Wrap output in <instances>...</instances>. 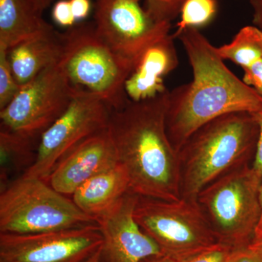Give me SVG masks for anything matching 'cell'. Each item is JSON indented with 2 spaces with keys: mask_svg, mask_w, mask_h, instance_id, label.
I'll list each match as a JSON object with an SVG mask.
<instances>
[{
  "mask_svg": "<svg viewBox=\"0 0 262 262\" xmlns=\"http://www.w3.org/2000/svg\"><path fill=\"white\" fill-rule=\"evenodd\" d=\"M192 67L193 80L169 91L165 125L169 139L179 151L207 122L227 114L262 110V97L229 70L199 29L178 37Z\"/></svg>",
  "mask_w": 262,
  "mask_h": 262,
  "instance_id": "obj_1",
  "label": "cell"
},
{
  "mask_svg": "<svg viewBox=\"0 0 262 262\" xmlns=\"http://www.w3.org/2000/svg\"><path fill=\"white\" fill-rule=\"evenodd\" d=\"M168 94V90L112 110L108 128L119 162L128 175L130 192L174 201L182 198L181 163L167 134Z\"/></svg>",
  "mask_w": 262,
  "mask_h": 262,
  "instance_id": "obj_2",
  "label": "cell"
},
{
  "mask_svg": "<svg viewBox=\"0 0 262 262\" xmlns=\"http://www.w3.org/2000/svg\"><path fill=\"white\" fill-rule=\"evenodd\" d=\"M259 134L254 114L222 115L198 129L179 149L181 192L196 198L215 179L249 163Z\"/></svg>",
  "mask_w": 262,
  "mask_h": 262,
  "instance_id": "obj_3",
  "label": "cell"
},
{
  "mask_svg": "<svg viewBox=\"0 0 262 262\" xmlns=\"http://www.w3.org/2000/svg\"><path fill=\"white\" fill-rule=\"evenodd\" d=\"M62 35L58 63L72 87L96 95L113 110L124 107L130 101L125 83L134 66L103 42L94 22L77 23Z\"/></svg>",
  "mask_w": 262,
  "mask_h": 262,
  "instance_id": "obj_4",
  "label": "cell"
},
{
  "mask_svg": "<svg viewBox=\"0 0 262 262\" xmlns=\"http://www.w3.org/2000/svg\"><path fill=\"white\" fill-rule=\"evenodd\" d=\"M98 226L48 182L21 176L0 191V233L34 234Z\"/></svg>",
  "mask_w": 262,
  "mask_h": 262,
  "instance_id": "obj_5",
  "label": "cell"
},
{
  "mask_svg": "<svg viewBox=\"0 0 262 262\" xmlns=\"http://www.w3.org/2000/svg\"><path fill=\"white\" fill-rule=\"evenodd\" d=\"M261 174L248 163L215 179L198 194L219 243L235 250L252 242L261 219Z\"/></svg>",
  "mask_w": 262,
  "mask_h": 262,
  "instance_id": "obj_6",
  "label": "cell"
},
{
  "mask_svg": "<svg viewBox=\"0 0 262 262\" xmlns=\"http://www.w3.org/2000/svg\"><path fill=\"white\" fill-rule=\"evenodd\" d=\"M134 216L164 256H185L219 243L196 198L168 201L138 196Z\"/></svg>",
  "mask_w": 262,
  "mask_h": 262,
  "instance_id": "obj_7",
  "label": "cell"
},
{
  "mask_svg": "<svg viewBox=\"0 0 262 262\" xmlns=\"http://www.w3.org/2000/svg\"><path fill=\"white\" fill-rule=\"evenodd\" d=\"M58 62L20 88L11 102L0 110V130L39 142L68 107L75 93Z\"/></svg>",
  "mask_w": 262,
  "mask_h": 262,
  "instance_id": "obj_8",
  "label": "cell"
},
{
  "mask_svg": "<svg viewBox=\"0 0 262 262\" xmlns=\"http://www.w3.org/2000/svg\"><path fill=\"white\" fill-rule=\"evenodd\" d=\"M112 110L96 95L75 90L68 107L41 136L35 163L23 176L47 182L67 151L86 138L108 128Z\"/></svg>",
  "mask_w": 262,
  "mask_h": 262,
  "instance_id": "obj_9",
  "label": "cell"
},
{
  "mask_svg": "<svg viewBox=\"0 0 262 262\" xmlns=\"http://www.w3.org/2000/svg\"><path fill=\"white\" fill-rule=\"evenodd\" d=\"M94 23L103 42L134 67L148 48L170 34L171 27L155 20L140 0H95Z\"/></svg>",
  "mask_w": 262,
  "mask_h": 262,
  "instance_id": "obj_10",
  "label": "cell"
},
{
  "mask_svg": "<svg viewBox=\"0 0 262 262\" xmlns=\"http://www.w3.org/2000/svg\"><path fill=\"white\" fill-rule=\"evenodd\" d=\"M103 242L98 226L41 233H0V262H83Z\"/></svg>",
  "mask_w": 262,
  "mask_h": 262,
  "instance_id": "obj_11",
  "label": "cell"
},
{
  "mask_svg": "<svg viewBox=\"0 0 262 262\" xmlns=\"http://www.w3.org/2000/svg\"><path fill=\"white\" fill-rule=\"evenodd\" d=\"M138 195L127 192L97 219L103 236L104 262H142L163 256L160 246L141 229L134 216Z\"/></svg>",
  "mask_w": 262,
  "mask_h": 262,
  "instance_id": "obj_12",
  "label": "cell"
},
{
  "mask_svg": "<svg viewBox=\"0 0 262 262\" xmlns=\"http://www.w3.org/2000/svg\"><path fill=\"white\" fill-rule=\"evenodd\" d=\"M119 163L108 128L72 147L55 165L48 183L57 192L72 196L83 183Z\"/></svg>",
  "mask_w": 262,
  "mask_h": 262,
  "instance_id": "obj_13",
  "label": "cell"
},
{
  "mask_svg": "<svg viewBox=\"0 0 262 262\" xmlns=\"http://www.w3.org/2000/svg\"><path fill=\"white\" fill-rule=\"evenodd\" d=\"M172 34L162 38L144 51L125 83L127 98L134 102L151 99L168 89L164 77L179 65Z\"/></svg>",
  "mask_w": 262,
  "mask_h": 262,
  "instance_id": "obj_14",
  "label": "cell"
},
{
  "mask_svg": "<svg viewBox=\"0 0 262 262\" xmlns=\"http://www.w3.org/2000/svg\"><path fill=\"white\" fill-rule=\"evenodd\" d=\"M62 49L63 35L54 28L8 49V62L18 85L23 87L48 67L58 63Z\"/></svg>",
  "mask_w": 262,
  "mask_h": 262,
  "instance_id": "obj_15",
  "label": "cell"
},
{
  "mask_svg": "<svg viewBox=\"0 0 262 262\" xmlns=\"http://www.w3.org/2000/svg\"><path fill=\"white\" fill-rule=\"evenodd\" d=\"M129 192L128 175L119 162L83 183L72 194V200L81 211L97 220Z\"/></svg>",
  "mask_w": 262,
  "mask_h": 262,
  "instance_id": "obj_16",
  "label": "cell"
},
{
  "mask_svg": "<svg viewBox=\"0 0 262 262\" xmlns=\"http://www.w3.org/2000/svg\"><path fill=\"white\" fill-rule=\"evenodd\" d=\"M42 13L37 0H0V49L8 51L52 30Z\"/></svg>",
  "mask_w": 262,
  "mask_h": 262,
  "instance_id": "obj_17",
  "label": "cell"
},
{
  "mask_svg": "<svg viewBox=\"0 0 262 262\" xmlns=\"http://www.w3.org/2000/svg\"><path fill=\"white\" fill-rule=\"evenodd\" d=\"M38 144L14 133L0 130V191L34 165Z\"/></svg>",
  "mask_w": 262,
  "mask_h": 262,
  "instance_id": "obj_18",
  "label": "cell"
},
{
  "mask_svg": "<svg viewBox=\"0 0 262 262\" xmlns=\"http://www.w3.org/2000/svg\"><path fill=\"white\" fill-rule=\"evenodd\" d=\"M217 51L224 61L246 70L262 57V31L255 26L243 27L232 42L217 48Z\"/></svg>",
  "mask_w": 262,
  "mask_h": 262,
  "instance_id": "obj_19",
  "label": "cell"
},
{
  "mask_svg": "<svg viewBox=\"0 0 262 262\" xmlns=\"http://www.w3.org/2000/svg\"><path fill=\"white\" fill-rule=\"evenodd\" d=\"M217 10L216 0H187L182 5L180 20L172 36L176 39L186 29L206 27L215 18Z\"/></svg>",
  "mask_w": 262,
  "mask_h": 262,
  "instance_id": "obj_20",
  "label": "cell"
},
{
  "mask_svg": "<svg viewBox=\"0 0 262 262\" xmlns=\"http://www.w3.org/2000/svg\"><path fill=\"white\" fill-rule=\"evenodd\" d=\"M233 250L227 245L216 243L209 247L185 256L169 257L163 255V257L166 262H227Z\"/></svg>",
  "mask_w": 262,
  "mask_h": 262,
  "instance_id": "obj_21",
  "label": "cell"
},
{
  "mask_svg": "<svg viewBox=\"0 0 262 262\" xmlns=\"http://www.w3.org/2000/svg\"><path fill=\"white\" fill-rule=\"evenodd\" d=\"M7 56V51L0 49V110L6 107L20 91Z\"/></svg>",
  "mask_w": 262,
  "mask_h": 262,
  "instance_id": "obj_22",
  "label": "cell"
},
{
  "mask_svg": "<svg viewBox=\"0 0 262 262\" xmlns=\"http://www.w3.org/2000/svg\"><path fill=\"white\" fill-rule=\"evenodd\" d=\"M187 0H145V9L160 22L171 23L179 14Z\"/></svg>",
  "mask_w": 262,
  "mask_h": 262,
  "instance_id": "obj_23",
  "label": "cell"
},
{
  "mask_svg": "<svg viewBox=\"0 0 262 262\" xmlns=\"http://www.w3.org/2000/svg\"><path fill=\"white\" fill-rule=\"evenodd\" d=\"M52 17L58 25L66 28H71L77 24L70 0H59L56 2L52 10Z\"/></svg>",
  "mask_w": 262,
  "mask_h": 262,
  "instance_id": "obj_24",
  "label": "cell"
},
{
  "mask_svg": "<svg viewBox=\"0 0 262 262\" xmlns=\"http://www.w3.org/2000/svg\"><path fill=\"white\" fill-rule=\"evenodd\" d=\"M244 71L243 81L262 97V57L254 64Z\"/></svg>",
  "mask_w": 262,
  "mask_h": 262,
  "instance_id": "obj_25",
  "label": "cell"
},
{
  "mask_svg": "<svg viewBox=\"0 0 262 262\" xmlns=\"http://www.w3.org/2000/svg\"><path fill=\"white\" fill-rule=\"evenodd\" d=\"M72 12L77 21L89 16L91 10V0H70Z\"/></svg>",
  "mask_w": 262,
  "mask_h": 262,
  "instance_id": "obj_26",
  "label": "cell"
},
{
  "mask_svg": "<svg viewBox=\"0 0 262 262\" xmlns=\"http://www.w3.org/2000/svg\"><path fill=\"white\" fill-rule=\"evenodd\" d=\"M254 115L257 120L259 134H258L257 146H256L253 167L262 175V110L257 113H255Z\"/></svg>",
  "mask_w": 262,
  "mask_h": 262,
  "instance_id": "obj_27",
  "label": "cell"
},
{
  "mask_svg": "<svg viewBox=\"0 0 262 262\" xmlns=\"http://www.w3.org/2000/svg\"><path fill=\"white\" fill-rule=\"evenodd\" d=\"M227 262H258L247 247L232 251Z\"/></svg>",
  "mask_w": 262,
  "mask_h": 262,
  "instance_id": "obj_28",
  "label": "cell"
},
{
  "mask_svg": "<svg viewBox=\"0 0 262 262\" xmlns=\"http://www.w3.org/2000/svg\"><path fill=\"white\" fill-rule=\"evenodd\" d=\"M253 10V24L262 31V0H249Z\"/></svg>",
  "mask_w": 262,
  "mask_h": 262,
  "instance_id": "obj_29",
  "label": "cell"
},
{
  "mask_svg": "<svg viewBox=\"0 0 262 262\" xmlns=\"http://www.w3.org/2000/svg\"><path fill=\"white\" fill-rule=\"evenodd\" d=\"M258 262H262V242L253 241L247 246Z\"/></svg>",
  "mask_w": 262,
  "mask_h": 262,
  "instance_id": "obj_30",
  "label": "cell"
},
{
  "mask_svg": "<svg viewBox=\"0 0 262 262\" xmlns=\"http://www.w3.org/2000/svg\"><path fill=\"white\" fill-rule=\"evenodd\" d=\"M83 262H103L102 256H101V247L94 254H93L91 257H89Z\"/></svg>",
  "mask_w": 262,
  "mask_h": 262,
  "instance_id": "obj_31",
  "label": "cell"
},
{
  "mask_svg": "<svg viewBox=\"0 0 262 262\" xmlns=\"http://www.w3.org/2000/svg\"><path fill=\"white\" fill-rule=\"evenodd\" d=\"M55 0H37L38 5H39V8L42 12L49 8L50 5Z\"/></svg>",
  "mask_w": 262,
  "mask_h": 262,
  "instance_id": "obj_32",
  "label": "cell"
},
{
  "mask_svg": "<svg viewBox=\"0 0 262 262\" xmlns=\"http://www.w3.org/2000/svg\"><path fill=\"white\" fill-rule=\"evenodd\" d=\"M260 201H261V219H260L259 223H258L257 228H256L255 237L258 235V234H261L262 232V182L261 184V188H260Z\"/></svg>",
  "mask_w": 262,
  "mask_h": 262,
  "instance_id": "obj_33",
  "label": "cell"
},
{
  "mask_svg": "<svg viewBox=\"0 0 262 262\" xmlns=\"http://www.w3.org/2000/svg\"><path fill=\"white\" fill-rule=\"evenodd\" d=\"M142 262H166V261H165V260L164 259L163 255V256H154V257L146 258V259L144 260V261H143Z\"/></svg>",
  "mask_w": 262,
  "mask_h": 262,
  "instance_id": "obj_34",
  "label": "cell"
},
{
  "mask_svg": "<svg viewBox=\"0 0 262 262\" xmlns=\"http://www.w3.org/2000/svg\"><path fill=\"white\" fill-rule=\"evenodd\" d=\"M253 241H258V242H262V232L261 234H258V235L256 236Z\"/></svg>",
  "mask_w": 262,
  "mask_h": 262,
  "instance_id": "obj_35",
  "label": "cell"
}]
</instances>
